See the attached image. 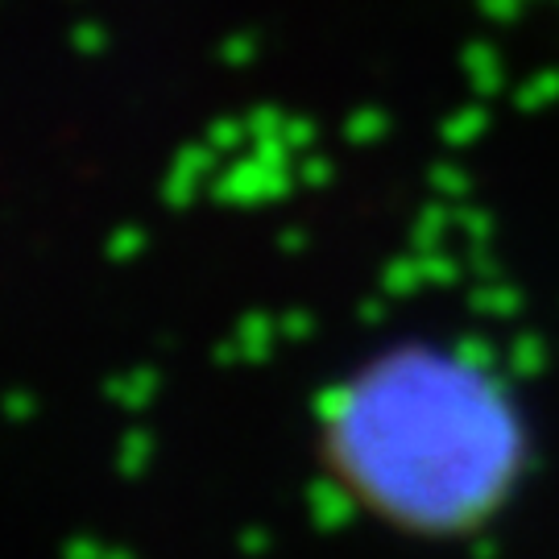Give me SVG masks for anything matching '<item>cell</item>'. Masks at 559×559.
<instances>
[{
    "label": "cell",
    "instance_id": "cell-1",
    "mask_svg": "<svg viewBox=\"0 0 559 559\" xmlns=\"http://www.w3.org/2000/svg\"><path fill=\"white\" fill-rule=\"evenodd\" d=\"M336 485L406 535H460L498 514L526 468V427L489 369L443 344L360 365L323 411Z\"/></svg>",
    "mask_w": 559,
    "mask_h": 559
}]
</instances>
